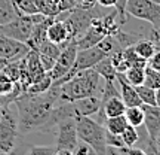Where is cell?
<instances>
[{
    "instance_id": "9a60e30c",
    "label": "cell",
    "mask_w": 160,
    "mask_h": 155,
    "mask_svg": "<svg viewBox=\"0 0 160 155\" xmlns=\"http://www.w3.org/2000/svg\"><path fill=\"white\" fill-rule=\"evenodd\" d=\"M126 110V104L119 96H113V97L107 98L105 102L101 103V109H99V115H102L105 119L107 118H113V116L123 115Z\"/></svg>"
},
{
    "instance_id": "5b68a950",
    "label": "cell",
    "mask_w": 160,
    "mask_h": 155,
    "mask_svg": "<svg viewBox=\"0 0 160 155\" xmlns=\"http://www.w3.org/2000/svg\"><path fill=\"white\" fill-rule=\"evenodd\" d=\"M45 18V15L42 14H34V15H19L13 21L0 25V33L2 35L12 37L15 40L24 42L27 43L30 39V36L33 33V29L37 23H40Z\"/></svg>"
},
{
    "instance_id": "44dd1931",
    "label": "cell",
    "mask_w": 160,
    "mask_h": 155,
    "mask_svg": "<svg viewBox=\"0 0 160 155\" xmlns=\"http://www.w3.org/2000/svg\"><path fill=\"white\" fill-rule=\"evenodd\" d=\"M144 73H145V67H142V66H131V67L126 69L123 76L131 85L137 86L144 82Z\"/></svg>"
},
{
    "instance_id": "4fadbf2b",
    "label": "cell",
    "mask_w": 160,
    "mask_h": 155,
    "mask_svg": "<svg viewBox=\"0 0 160 155\" xmlns=\"http://www.w3.org/2000/svg\"><path fill=\"white\" fill-rule=\"evenodd\" d=\"M116 79H117V84H119V88H120V91H119L120 97L125 102L126 108H129V106H141L142 104L141 100H139V96H138L137 90H135V86L131 85L125 79L123 73H117Z\"/></svg>"
},
{
    "instance_id": "e0dca14e",
    "label": "cell",
    "mask_w": 160,
    "mask_h": 155,
    "mask_svg": "<svg viewBox=\"0 0 160 155\" xmlns=\"http://www.w3.org/2000/svg\"><path fill=\"white\" fill-rule=\"evenodd\" d=\"M19 15L13 0H0V25L11 23Z\"/></svg>"
},
{
    "instance_id": "484cf974",
    "label": "cell",
    "mask_w": 160,
    "mask_h": 155,
    "mask_svg": "<svg viewBox=\"0 0 160 155\" xmlns=\"http://www.w3.org/2000/svg\"><path fill=\"white\" fill-rule=\"evenodd\" d=\"M122 51H123V57H125L126 63H128V67H131V66H142V67H145L147 66V60H144V58L138 55L133 45L123 48Z\"/></svg>"
},
{
    "instance_id": "7a4b0ae2",
    "label": "cell",
    "mask_w": 160,
    "mask_h": 155,
    "mask_svg": "<svg viewBox=\"0 0 160 155\" xmlns=\"http://www.w3.org/2000/svg\"><path fill=\"white\" fill-rule=\"evenodd\" d=\"M101 85H102L101 76L93 67L77 72L74 76H71L64 84L57 85L59 103H71V102H76L79 98L89 97V96H98L99 97Z\"/></svg>"
},
{
    "instance_id": "d6986e66",
    "label": "cell",
    "mask_w": 160,
    "mask_h": 155,
    "mask_svg": "<svg viewBox=\"0 0 160 155\" xmlns=\"http://www.w3.org/2000/svg\"><path fill=\"white\" fill-rule=\"evenodd\" d=\"M125 118L128 121V124L132 127H141L144 125V109L142 104L141 106H129L125 110Z\"/></svg>"
},
{
    "instance_id": "8992f818",
    "label": "cell",
    "mask_w": 160,
    "mask_h": 155,
    "mask_svg": "<svg viewBox=\"0 0 160 155\" xmlns=\"http://www.w3.org/2000/svg\"><path fill=\"white\" fill-rule=\"evenodd\" d=\"M126 14L150 23L153 29L160 27V3L156 0H128Z\"/></svg>"
},
{
    "instance_id": "4dcf8cb0",
    "label": "cell",
    "mask_w": 160,
    "mask_h": 155,
    "mask_svg": "<svg viewBox=\"0 0 160 155\" xmlns=\"http://www.w3.org/2000/svg\"><path fill=\"white\" fill-rule=\"evenodd\" d=\"M105 140H107V146H110V148H117V149L126 148L125 143H123V140H122V136H119V134H113V133L107 131Z\"/></svg>"
},
{
    "instance_id": "1f68e13d",
    "label": "cell",
    "mask_w": 160,
    "mask_h": 155,
    "mask_svg": "<svg viewBox=\"0 0 160 155\" xmlns=\"http://www.w3.org/2000/svg\"><path fill=\"white\" fill-rule=\"evenodd\" d=\"M37 54H39V60H40V64H42L43 70H45L46 73H48V72H51L52 67L55 66L57 58L51 57V55H46V54H40V52H37Z\"/></svg>"
},
{
    "instance_id": "ac0fdd59",
    "label": "cell",
    "mask_w": 160,
    "mask_h": 155,
    "mask_svg": "<svg viewBox=\"0 0 160 155\" xmlns=\"http://www.w3.org/2000/svg\"><path fill=\"white\" fill-rule=\"evenodd\" d=\"M36 6H37L39 14L45 17L57 18L59 14H62L59 0H36Z\"/></svg>"
},
{
    "instance_id": "8fae6325",
    "label": "cell",
    "mask_w": 160,
    "mask_h": 155,
    "mask_svg": "<svg viewBox=\"0 0 160 155\" xmlns=\"http://www.w3.org/2000/svg\"><path fill=\"white\" fill-rule=\"evenodd\" d=\"M74 118L77 116H92L98 113L101 109V98L98 96H89V97L79 98L76 102H71Z\"/></svg>"
},
{
    "instance_id": "60d3db41",
    "label": "cell",
    "mask_w": 160,
    "mask_h": 155,
    "mask_svg": "<svg viewBox=\"0 0 160 155\" xmlns=\"http://www.w3.org/2000/svg\"><path fill=\"white\" fill-rule=\"evenodd\" d=\"M156 145H157V149L160 151V130H159V133H157V136H156Z\"/></svg>"
},
{
    "instance_id": "836d02e7",
    "label": "cell",
    "mask_w": 160,
    "mask_h": 155,
    "mask_svg": "<svg viewBox=\"0 0 160 155\" xmlns=\"http://www.w3.org/2000/svg\"><path fill=\"white\" fill-rule=\"evenodd\" d=\"M144 151H145V154L147 155H160V151L157 149V145H156V142L154 140H151V139H148V142L145 143Z\"/></svg>"
},
{
    "instance_id": "30bf717a",
    "label": "cell",
    "mask_w": 160,
    "mask_h": 155,
    "mask_svg": "<svg viewBox=\"0 0 160 155\" xmlns=\"http://www.w3.org/2000/svg\"><path fill=\"white\" fill-rule=\"evenodd\" d=\"M46 39L64 48L67 43L73 40V37H71V31H70L68 25L65 24V21L55 18L46 30Z\"/></svg>"
},
{
    "instance_id": "d590c367",
    "label": "cell",
    "mask_w": 160,
    "mask_h": 155,
    "mask_svg": "<svg viewBox=\"0 0 160 155\" xmlns=\"http://www.w3.org/2000/svg\"><path fill=\"white\" fill-rule=\"evenodd\" d=\"M91 146H88L86 143H77V146L73 151V155H89Z\"/></svg>"
},
{
    "instance_id": "8d00e7d4",
    "label": "cell",
    "mask_w": 160,
    "mask_h": 155,
    "mask_svg": "<svg viewBox=\"0 0 160 155\" xmlns=\"http://www.w3.org/2000/svg\"><path fill=\"white\" fill-rule=\"evenodd\" d=\"M120 152L122 155H147L144 149H138V148H122Z\"/></svg>"
},
{
    "instance_id": "7402d4cb",
    "label": "cell",
    "mask_w": 160,
    "mask_h": 155,
    "mask_svg": "<svg viewBox=\"0 0 160 155\" xmlns=\"http://www.w3.org/2000/svg\"><path fill=\"white\" fill-rule=\"evenodd\" d=\"M128 127V121H126L125 115L113 116V118H107L105 119V130L113 134H122L125 131V128Z\"/></svg>"
},
{
    "instance_id": "d6a6232c",
    "label": "cell",
    "mask_w": 160,
    "mask_h": 155,
    "mask_svg": "<svg viewBox=\"0 0 160 155\" xmlns=\"http://www.w3.org/2000/svg\"><path fill=\"white\" fill-rule=\"evenodd\" d=\"M147 66L151 67V69L160 72V51H156L151 57L147 60Z\"/></svg>"
},
{
    "instance_id": "277c9868",
    "label": "cell",
    "mask_w": 160,
    "mask_h": 155,
    "mask_svg": "<svg viewBox=\"0 0 160 155\" xmlns=\"http://www.w3.org/2000/svg\"><path fill=\"white\" fill-rule=\"evenodd\" d=\"M12 104L13 103L3 108V115L0 119V152H8V154L13 151L17 139L19 136L17 109L12 108Z\"/></svg>"
},
{
    "instance_id": "4316f807",
    "label": "cell",
    "mask_w": 160,
    "mask_h": 155,
    "mask_svg": "<svg viewBox=\"0 0 160 155\" xmlns=\"http://www.w3.org/2000/svg\"><path fill=\"white\" fill-rule=\"evenodd\" d=\"M122 136V140L125 143L126 148H133L135 145L139 142V133H138L137 127H132L128 124V127L125 128V131L120 134Z\"/></svg>"
},
{
    "instance_id": "7c38bea8",
    "label": "cell",
    "mask_w": 160,
    "mask_h": 155,
    "mask_svg": "<svg viewBox=\"0 0 160 155\" xmlns=\"http://www.w3.org/2000/svg\"><path fill=\"white\" fill-rule=\"evenodd\" d=\"M144 109V125L148 133V139L156 140V136L160 130V108L159 106H150L142 104Z\"/></svg>"
},
{
    "instance_id": "ffe728a7",
    "label": "cell",
    "mask_w": 160,
    "mask_h": 155,
    "mask_svg": "<svg viewBox=\"0 0 160 155\" xmlns=\"http://www.w3.org/2000/svg\"><path fill=\"white\" fill-rule=\"evenodd\" d=\"M93 69L97 70L99 76L102 78V79H110V80H116V76H117V72H116L114 66L111 63V60L110 57H105L104 60H101L99 63L93 67Z\"/></svg>"
},
{
    "instance_id": "f6af8a7d",
    "label": "cell",
    "mask_w": 160,
    "mask_h": 155,
    "mask_svg": "<svg viewBox=\"0 0 160 155\" xmlns=\"http://www.w3.org/2000/svg\"><path fill=\"white\" fill-rule=\"evenodd\" d=\"M156 2H159V3H160V0H156Z\"/></svg>"
},
{
    "instance_id": "3957f363",
    "label": "cell",
    "mask_w": 160,
    "mask_h": 155,
    "mask_svg": "<svg viewBox=\"0 0 160 155\" xmlns=\"http://www.w3.org/2000/svg\"><path fill=\"white\" fill-rule=\"evenodd\" d=\"M76 130L79 140L91 146L98 155H107V130L104 128L102 124L92 119V116H77Z\"/></svg>"
},
{
    "instance_id": "ab89813d",
    "label": "cell",
    "mask_w": 160,
    "mask_h": 155,
    "mask_svg": "<svg viewBox=\"0 0 160 155\" xmlns=\"http://www.w3.org/2000/svg\"><path fill=\"white\" fill-rule=\"evenodd\" d=\"M156 106H159L160 108V88L156 90Z\"/></svg>"
},
{
    "instance_id": "ba28073f",
    "label": "cell",
    "mask_w": 160,
    "mask_h": 155,
    "mask_svg": "<svg viewBox=\"0 0 160 155\" xmlns=\"http://www.w3.org/2000/svg\"><path fill=\"white\" fill-rule=\"evenodd\" d=\"M76 54H77V46H76L74 40H71L70 43H67L61 49L57 61H55V66L52 67L51 72H48V75L52 78V82L61 79L62 76H65L71 70L76 60Z\"/></svg>"
},
{
    "instance_id": "5bb4252c",
    "label": "cell",
    "mask_w": 160,
    "mask_h": 155,
    "mask_svg": "<svg viewBox=\"0 0 160 155\" xmlns=\"http://www.w3.org/2000/svg\"><path fill=\"white\" fill-rule=\"evenodd\" d=\"M104 37H107V36L104 35L97 25L91 24V25H89V29L86 30L80 37H77V39L74 40V43H76V46H77V49H85V48L97 46L98 43L104 39Z\"/></svg>"
},
{
    "instance_id": "cb8c5ba5",
    "label": "cell",
    "mask_w": 160,
    "mask_h": 155,
    "mask_svg": "<svg viewBox=\"0 0 160 155\" xmlns=\"http://www.w3.org/2000/svg\"><path fill=\"white\" fill-rule=\"evenodd\" d=\"M133 48H135L138 55L141 58H144V60H148L157 51V48L153 43V40H138L137 43L133 45Z\"/></svg>"
},
{
    "instance_id": "b9f144b4",
    "label": "cell",
    "mask_w": 160,
    "mask_h": 155,
    "mask_svg": "<svg viewBox=\"0 0 160 155\" xmlns=\"http://www.w3.org/2000/svg\"><path fill=\"white\" fill-rule=\"evenodd\" d=\"M89 155H98V154H97V152H95V151H93V149L91 148V151H89Z\"/></svg>"
},
{
    "instance_id": "ee69618b",
    "label": "cell",
    "mask_w": 160,
    "mask_h": 155,
    "mask_svg": "<svg viewBox=\"0 0 160 155\" xmlns=\"http://www.w3.org/2000/svg\"><path fill=\"white\" fill-rule=\"evenodd\" d=\"M0 155H11V154H8V152H0Z\"/></svg>"
},
{
    "instance_id": "e575fe53",
    "label": "cell",
    "mask_w": 160,
    "mask_h": 155,
    "mask_svg": "<svg viewBox=\"0 0 160 155\" xmlns=\"http://www.w3.org/2000/svg\"><path fill=\"white\" fill-rule=\"evenodd\" d=\"M97 6V0H77L76 9H92Z\"/></svg>"
},
{
    "instance_id": "83f0119b",
    "label": "cell",
    "mask_w": 160,
    "mask_h": 155,
    "mask_svg": "<svg viewBox=\"0 0 160 155\" xmlns=\"http://www.w3.org/2000/svg\"><path fill=\"white\" fill-rule=\"evenodd\" d=\"M144 85L150 86L153 90L160 88V72L151 69L148 66H145V73H144Z\"/></svg>"
},
{
    "instance_id": "9c48e42d",
    "label": "cell",
    "mask_w": 160,
    "mask_h": 155,
    "mask_svg": "<svg viewBox=\"0 0 160 155\" xmlns=\"http://www.w3.org/2000/svg\"><path fill=\"white\" fill-rule=\"evenodd\" d=\"M28 51L30 48L27 43L8 37L0 33V58L8 60V61H17V60L25 57Z\"/></svg>"
},
{
    "instance_id": "74e56055",
    "label": "cell",
    "mask_w": 160,
    "mask_h": 155,
    "mask_svg": "<svg viewBox=\"0 0 160 155\" xmlns=\"http://www.w3.org/2000/svg\"><path fill=\"white\" fill-rule=\"evenodd\" d=\"M151 40L156 45V48L160 49V27L159 29H151Z\"/></svg>"
},
{
    "instance_id": "6da1fadb",
    "label": "cell",
    "mask_w": 160,
    "mask_h": 155,
    "mask_svg": "<svg viewBox=\"0 0 160 155\" xmlns=\"http://www.w3.org/2000/svg\"><path fill=\"white\" fill-rule=\"evenodd\" d=\"M18 115L19 136L30 133H48L57 127L53 110L59 104L57 86H51L46 92L30 94L22 92L13 102Z\"/></svg>"
},
{
    "instance_id": "603a6c76",
    "label": "cell",
    "mask_w": 160,
    "mask_h": 155,
    "mask_svg": "<svg viewBox=\"0 0 160 155\" xmlns=\"http://www.w3.org/2000/svg\"><path fill=\"white\" fill-rule=\"evenodd\" d=\"M51 86H52V78L46 73V75H43L37 80H34V82L25 90V92H30V94H42V92L48 91Z\"/></svg>"
},
{
    "instance_id": "2e32d148",
    "label": "cell",
    "mask_w": 160,
    "mask_h": 155,
    "mask_svg": "<svg viewBox=\"0 0 160 155\" xmlns=\"http://www.w3.org/2000/svg\"><path fill=\"white\" fill-rule=\"evenodd\" d=\"M24 61H25V69H27V73H28L30 79H31V84L37 80L39 78H42L43 75H46V72L43 70L42 64H40L39 60V54L34 49H30L27 52V55L24 57Z\"/></svg>"
},
{
    "instance_id": "52a82bcc",
    "label": "cell",
    "mask_w": 160,
    "mask_h": 155,
    "mask_svg": "<svg viewBox=\"0 0 160 155\" xmlns=\"http://www.w3.org/2000/svg\"><path fill=\"white\" fill-rule=\"evenodd\" d=\"M57 145L55 149H68L74 151V148L79 143L77 137V130H76V118L74 116H67L57 122Z\"/></svg>"
},
{
    "instance_id": "f546056e",
    "label": "cell",
    "mask_w": 160,
    "mask_h": 155,
    "mask_svg": "<svg viewBox=\"0 0 160 155\" xmlns=\"http://www.w3.org/2000/svg\"><path fill=\"white\" fill-rule=\"evenodd\" d=\"M55 146H31L25 155H55Z\"/></svg>"
},
{
    "instance_id": "7bdbcfd3",
    "label": "cell",
    "mask_w": 160,
    "mask_h": 155,
    "mask_svg": "<svg viewBox=\"0 0 160 155\" xmlns=\"http://www.w3.org/2000/svg\"><path fill=\"white\" fill-rule=\"evenodd\" d=\"M2 115H3V108H0V119H2Z\"/></svg>"
},
{
    "instance_id": "f1b7e54d",
    "label": "cell",
    "mask_w": 160,
    "mask_h": 155,
    "mask_svg": "<svg viewBox=\"0 0 160 155\" xmlns=\"http://www.w3.org/2000/svg\"><path fill=\"white\" fill-rule=\"evenodd\" d=\"M13 3H15L18 12L21 15H34V14H39L37 6H36V0H13Z\"/></svg>"
},
{
    "instance_id": "f35d334b",
    "label": "cell",
    "mask_w": 160,
    "mask_h": 155,
    "mask_svg": "<svg viewBox=\"0 0 160 155\" xmlns=\"http://www.w3.org/2000/svg\"><path fill=\"white\" fill-rule=\"evenodd\" d=\"M97 3L104 8H113L117 5V0H97Z\"/></svg>"
},
{
    "instance_id": "d4e9b609",
    "label": "cell",
    "mask_w": 160,
    "mask_h": 155,
    "mask_svg": "<svg viewBox=\"0 0 160 155\" xmlns=\"http://www.w3.org/2000/svg\"><path fill=\"white\" fill-rule=\"evenodd\" d=\"M135 90H137L138 96H139V100H141L142 104H150V106H154L156 104V90L144 85V84L137 85Z\"/></svg>"
}]
</instances>
